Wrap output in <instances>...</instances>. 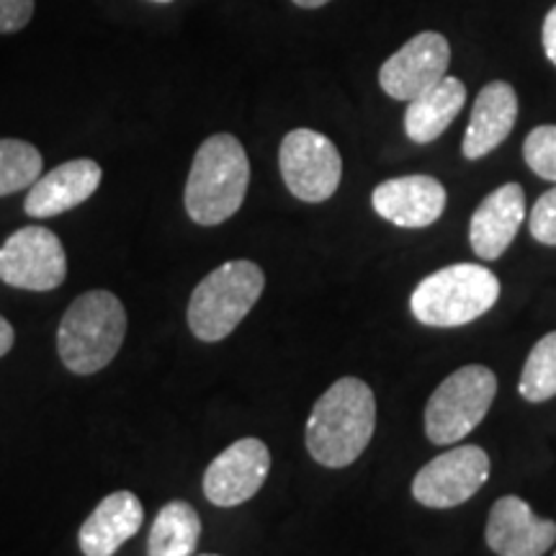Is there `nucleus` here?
Here are the masks:
<instances>
[{
    "mask_svg": "<svg viewBox=\"0 0 556 556\" xmlns=\"http://www.w3.org/2000/svg\"><path fill=\"white\" fill-rule=\"evenodd\" d=\"M374 428H377V400L371 387L356 377H343L312 407L307 451L323 467H351L371 443Z\"/></svg>",
    "mask_w": 556,
    "mask_h": 556,
    "instance_id": "1",
    "label": "nucleus"
},
{
    "mask_svg": "<svg viewBox=\"0 0 556 556\" xmlns=\"http://www.w3.org/2000/svg\"><path fill=\"white\" fill-rule=\"evenodd\" d=\"M250 160L242 142L232 135H214L199 144L184 204L201 227H217L240 212L248 197Z\"/></svg>",
    "mask_w": 556,
    "mask_h": 556,
    "instance_id": "2",
    "label": "nucleus"
},
{
    "mask_svg": "<svg viewBox=\"0 0 556 556\" xmlns=\"http://www.w3.org/2000/svg\"><path fill=\"white\" fill-rule=\"evenodd\" d=\"M124 336H127V312L116 294L106 289L86 291L70 304L58 328L62 364L73 374L90 377L116 358Z\"/></svg>",
    "mask_w": 556,
    "mask_h": 556,
    "instance_id": "3",
    "label": "nucleus"
},
{
    "mask_svg": "<svg viewBox=\"0 0 556 556\" xmlns=\"http://www.w3.org/2000/svg\"><path fill=\"white\" fill-rule=\"evenodd\" d=\"M500 299V281L490 268L454 263L417 283L409 309L428 328H462L486 315Z\"/></svg>",
    "mask_w": 556,
    "mask_h": 556,
    "instance_id": "4",
    "label": "nucleus"
},
{
    "mask_svg": "<svg viewBox=\"0 0 556 556\" xmlns=\"http://www.w3.org/2000/svg\"><path fill=\"white\" fill-rule=\"evenodd\" d=\"M266 274L253 261H229L199 281L189 302V328L204 343H219L255 307Z\"/></svg>",
    "mask_w": 556,
    "mask_h": 556,
    "instance_id": "5",
    "label": "nucleus"
},
{
    "mask_svg": "<svg viewBox=\"0 0 556 556\" xmlns=\"http://www.w3.org/2000/svg\"><path fill=\"white\" fill-rule=\"evenodd\" d=\"M495 394L497 377L492 368L479 364L458 368L430 394L426 435L435 446H454L484 420Z\"/></svg>",
    "mask_w": 556,
    "mask_h": 556,
    "instance_id": "6",
    "label": "nucleus"
},
{
    "mask_svg": "<svg viewBox=\"0 0 556 556\" xmlns=\"http://www.w3.org/2000/svg\"><path fill=\"white\" fill-rule=\"evenodd\" d=\"M278 168L287 189L299 201L323 204L338 191L343 178V157L330 137L315 129H294L283 137Z\"/></svg>",
    "mask_w": 556,
    "mask_h": 556,
    "instance_id": "7",
    "label": "nucleus"
},
{
    "mask_svg": "<svg viewBox=\"0 0 556 556\" xmlns=\"http://www.w3.org/2000/svg\"><path fill=\"white\" fill-rule=\"evenodd\" d=\"M67 255L47 227H21L0 248V281L24 291H52L65 283Z\"/></svg>",
    "mask_w": 556,
    "mask_h": 556,
    "instance_id": "8",
    "label": "nucleus"
},
{
    "mask_svg": "<svg viewBox=\"0 0 556 556\" xmlns=\"http://www.w3.org/2000/svg\"><path fill=\"white\" fill-rule=\"evenodd\" d=\"M490 479V456L479 446H456L435 456L413 479V497L420 505L446 510L464 505Z\"/></svg>",
    "mask_w": 556,
    "mask_h": 556,
    "instance_id": "9",
    "label": "nucleus"
},
{
    "mask_svg": "<svg viewBox=\"0 0 556 556\" xmlns=\"http://www.w3.org/2000/svg\"><path fill=\"white\" fill-rule=\"evenodd\" d=\"M270 471V451L261 438H240L208 464L204 495L217 507L248 503L261 492Z\"/></svg>",
    "mask_w": 556,
    "mask_h": 556,
    "instance_id": "10",
    "label": "nucleus"
},
{
    "mask_svg": "<svg viewBox=\"0 0 556 556\" xmlns=\"http://www.w3.org/2000/svg\"><path fill=\"white\" fill-rule=\"evenodd\" d=\"M451 45L443 34L422 31L394 52L379 70V86L394 101H413L446 78Z\"/></svg>",
    "mask_w": 556,
    "mask_h": 556,
    "instance_id": "11",
    "label": "nucleus"
},
{
    "mask_svg": "<svg viewBox=\"0 0 556 556\" xmlns=\"http://www.w3.org/2000/svg\"><path fill=\"white\" fill-rule=\"evenodd\" d=\"M484 539L497 556H544L556 544V523L539 518L526 500L505 495L492 505Z\"/></svg>",
    "mask_w": 556,
    "mask_h": 556,
    "instance_id": "12",
    "label": "nucleus"
},
{
    "mask_svg": "<svg viewBox=\"0 0 556 556\" xmlns=\"http://www.w3.org/2000/svg\"><path fill=\"white\" fill-rule=\"evenodd\" d=\"M448 193L438 178L402 176L379 184L371 193L374 212L405 229H422L441 219Z\"/></svg>",
    "mask_w": 556,
    "mask_h": 556,
    "instance_id": "13",
    "label": "nucleus"
},
{
    "mask_svg": "<svg viewBox=\"0 0 556 556\" xmlns=\"http://www.w3.org/2000/svg\"><path fill=\"white\" fill-rule=\"evenodd\" d=\"M101 180L103 170L96 160H67L47 176H39L37 184L26 193L24 212L34 219L58 217V214H65L93 197L99 191Z\"/></svg>",
    "mask_w": 556,
    "mask_h": 556,
    "instance_id": "14",
    "label": "nucleus"
},
{
    "mask_svg": "<svg viewBox=\"0 0 556 556\" xmlns=\"http://www.w3.org/2000/svg\"><path fill=\"white\" fill-rule=\"evenodd\" d=\"M526 219V193L518 184H505L484 197L469 225V242L482 261H497L516 240Z\"/></svg>",
    "mask_w": 556,
    "mask_h": 556,
    "instance_id": "15",
    "label": "nucleus"
},
{
    "mask_svg": "<svg viewBox=\"0 0 556 556\" xmlns=\"http://www.w3.org/2000/svg\"><path fill=\"white\" fill-rule=\"evenodd\" d=\"M144 523V507L129 490L111 492L96 505L78 531L86 556H114Z\"/></svg>",
    "mask_w": 556,
    "mask_h": 556,
    "instance_id": "16",
    "label": "nucleus"
},
{
    "mask_svg": "<svg viewBox=\"0 0 556 556\" xmlns=\"http://www.w3.org/2000/svg\"><path fill=\"white\" fill-rule=\"evenodd\" d=\"M518 119V96L516 88L505 80L486 83L479 90L471 119L464 135L462 152L467 160H479L497 150L510 137Z\"/></svg>",
    "mask_w": 556,
    "mask_h": 556,
    "instance_id": "17",
    "label": "nucleus"
},
{
    "mask_svg": "<svg viewBox=\"0 0 556 556\" xmlns=\"http://www.w3.org/2000/svg\"><path fill=\"white\" fill-rule=\"evenodd\" d=\"M467 103V86L458 78H443L407 101L405 131L415 144H430L451 127Z\"/></svg>",
    "mask_w": 556,
    "mask_h": 556,
    "instance_id": "18",
    "label": "nucleus"
},
{
    "mask_svg": "<svg viewBox=\"0 0 556 556\" xmlns=\"http://www.w3.org/2000/svg\"><path fill=\"white\" fill-rule=\"evenodd\" d=\"M201 539V518L197 507L173 500L160 507L155 523L150 528V556H193Z\"/></svg>",
    "mask_w": 556,
    "mask_h": 556,
    "instance_id": "19",
    "label": "nucleus"
},
{
    "mask_svg": "<svg viewBox=\"0 0 556 556\" xmlns=\"http://www.w3.org/2000/svg\"><path fill=\"white\" fill-rule=\"evenodd\" d=\"M41 152L24 139H0V197L31 189L41 176Z\"/></svg>",
    "mask_w": 556,
    "mask_h": 556,
    "instance_id": "20",
    "label": "nucleus"
},
{
    "mask_svg": "<svg viewBox=\"0 0 556 556\" xmlns=\"http://www.w3.org/2000/svg\"><path fill=\"white\" fill-rule=\"evenodd\" d=\"M518 392L528 402H546L556 397V330L531 348L523 374H520Z\"/></svg>",
    "mask_w": 556,
    "mask_h": 556,
    "instance_id": "21",
    "label": "nucleus"
},
{
    "mask_svg": "<svg viewBox=\"0 0 556 556\" xmlns=\"http://www.w3.org/2000/svg\"><path fill=\"white\" fill-rule=\"evenodd\" d=\"M523 157L539 178L556 184V124H544L526 137Z\"/></svg>",
    "mask_w": 556,
    "mask_h": 556,
    "instance_id": "22",
    "label": "nucleus"
},
{
    "mask_svg": "<svg viewBox=\"0 0 556 556\" xmlns=\"http://www.w3.org/2000/svg\"><path fill=\"white\" fill-rule=\"evenodd\" d=\"M528 227H531L533 240L541 242V245L556 248V186L552 191H546L536 201V206L531 208Z\"/></svg>",
    "mask_w": 556,
    "mask_h": 556,
    "instance_id": "23",
    "label": "nucleus"
},
{
    "mask_svg": "<svg viewBox=\"0 0 556 556\" xmlns=\"http://www.w3.org/2000/svg\"><path fill=\"white\" fill-rule=\"evenodd\" d=\"M34 0H0V34H16L29 26Z\"/></svg>",
    "mask_w": 556,
    "mask_h": 556,
    "instance_id": "24",
    "label": "nucleus"
},
{
    "mask_svg": "<svg viewBox=\"0 0 556 556\" xmlns=\"http://www.w3.org/2000/svg\"><path fill=\"white\" fill-rule=\"evenodd\" d=\"M541 39H544V52L552 65H556V5L546 13L544 18V31H541Z\"/></svg>",
    "mask_w": 556,
    "mask_h": 556,
    "instance_id": "25",
    "label": "nucleus"
},
{
    "mask_svg": "<svg viewBox=\"0 0 556 556\" xmlns=\"http://www.w3.org/2000/svg\"><path fill=\"white\" fill-rule=\"evenodd\" d=\"M13 340H16V332H13L11 323L5 319L3 315H0V358L5 356V353L11 351L13 348Z\"/></svg>",
    "mask_w": 556,
    "mask_h": 556,
    "instance_id": "26",
    "label": "nucleus"
},
{
    "mask_svg": "<svg viewBox=\"0 0 556 556\" xmlns=\"http://www.w3.org/2000/svg\"><path fill=\"white\" fill-rule=\"evenodd\" d=\"M299 9H319V5L330 3V0H294Z\"/></svg>",
    "mask_w": 556,
    "mask_h": 556,
    "instance_id": "27",
    "label": "nucleus"
},
{
    "mask_svg": "<svg viewBox=\"0 0 556 556\" xmlns=\"http://www.w3.org/2000/svg\"><path fill=\"white\" fill-rule=\"evenodd\" d=\"M152 3H170V0H152Z\"/></svg>",
    "mask_w": 556,
    "mask_h": 556,
    "instance_id": "28",
    "label": "nucleus"
},
{
    "mask_svg": "<svg viewBox=\"0 0 556 556\" xmlns=\"http://www.w3.org/2000/svg\"><path fill=\"white\" fill-rule=\"evenodd\" d=\"M201 556H217V554H201Z\"/></svg>",
    "mask_w": 556,
    "mask_h": 556,
    "instance_id": "29",
    "label": "nucleus"
},
{
    "mask_svg": "<svg viewBox=\"0 0 556 556\" xmlns=\"http://www.w3.org/2000/svg\"><path fill=\"white\" fill-rule=\"evenodd\" d=\"M554 556H556V554H554Z\"/></svg>",
    "mask_w": 556,
    "mask_h": 556,
    "instance_id": "30",
    "label": "nucleus"
}]
</instances>
